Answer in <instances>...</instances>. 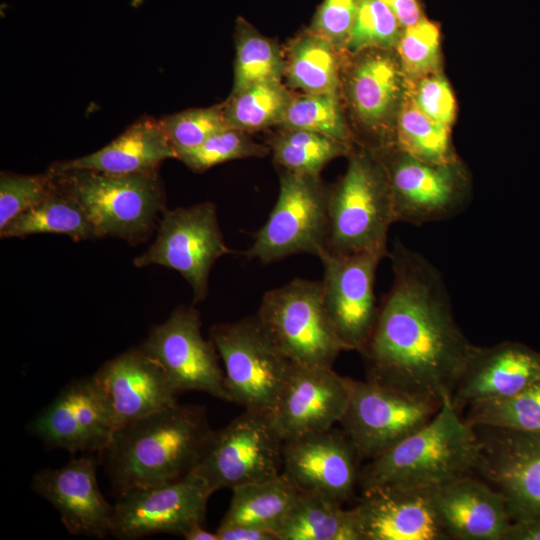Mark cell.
<instances>
[{
    "instance_id": "obj_1",
    "label": "cell",
    "mask_w": 540,
    "mask_h": 540,
    "mask_svg": "<svg viewBox=\"0 0 540 540\" xmlns=\"http://www.w3.org/2000/svg\"><path fill=\"white\" fill-rule=\"evenodd\" d=\"M388 256L393 282L360 352L366 380L441 404L475 345L455 321L440 271L399 240Z\"/></svg>"
},
{
    "instance_id": "obj_2",
    "label": "cell",
    "mask_w": 540,
    "mask_h": 540,
    "mask_svg": "<svg viewBox=\"0 0 540 540\" xmlns=\"http://www.w3.org/2000/svg\"><path fill=\"white\" fill-rule=\"evenodd\" d=\"M212 433L204 407L177 403L116 428L97 455L118 497L185 477Z\"/></svg>"
},
{
    "instance_id": "obj_3",
    "label": "cell",
    "mask_w": 540,
    "mask_h": 540,
    "mask_svg": "<svg viewBox=\"0 0 540 540\" xmlns=\"http://www.w3.org/2000/svg\"><path fill=\"white\" fill-rule=\"evenodd\" d=\"M479 455L475 428L447 395L428 423L360 468L358 485L434 487L475 474Z\"/></svg>"
},
{
    "instance_id": "obj_4",
    "label": "cell",
    "mask_w": 540,
    "mask_h": 540,
    "mask_svg": "<svg viewBox=\"0 0 540 540\" xmlns=\"http://www.w3.org/2000/svg\"><path fill=\"white\" fill-rule=\"evenodd\" d=\"M53 184L76 199L97 238L113 236L136 244L152 232L164 211L165 196L157 170L116 175L88 169L48 170Z\"/></svg>"
},
{
    "instance_id": "obj_5",
    "label": "cell",
    "mask_w": 540,
    "mask_h": 540,
    "mask_svg": "<svg viewBox=\"0 0 540 540\" xmlns=\"http://www.w3.org/2000/svg\"><path fill=\"white\" fill-rule=\"evenodd\" d=\"M328 239L335 254L380 253L395 223L384 166L371 151L351 152L345 173L328 187Z\"/></svg>"
},
{
    "instance_id": "obj_6",
    "label": "cell",
    "mask_w": 540,
    "mask_h": 540,
    "mask_svg": "<svg viewBox=\"0 0 540 540\" xmlns=\"http://www.w3.org/2000/svg\"><path fill=\"white\" fill-rule=\"evenodd\" d=\"M210 339L223 363L228 401L245 410L271 412L293 363L258 316L216 324L210 328Z\"/></svg>"
},
{
    "instance_id": "obj_7",
    "label": "cell",
    "mask_w": 540,
    "mask_h": 540,
    "mask_svg": "<svg viewBox=\"0 0 540 540\" xmlns=\"http://www.w3.org/2000/svg\"><path fill=\"white\" fill-rule=\"evenodd\" d=\"M256 315L295 365L332 368L344 350L324 305L321 280L296 278L267 291Z\"/></svg>"
},
{
    "instance_id": "obj_8",
    "label": "cell",
    "mask_w": 540,
    "mask_h": 540,
    "mask_svg": "<svg viewBox=\"0 0 540 540\" xmlns=\"http://www.w3.org/2000/svg\"><path fill=\"white\" fill-rule=\"evenodd\" d=\"M283 440L269 411L245 410L214 431L194 469L213 491L235 489L282 472Z\"/></svg>"
},
{
    "instance_id": "obj_9",
    "label": "cell",
    "mask_w": 540,
    "mask_h": 540,
    "mask_svg": "<svg viewBox=\"0 0 540 540\" xmlns=\"http://www.w3.org/2000/svg\"><path fill=\"white\" fill-rule=\"evenodd\" d=\"M328 187L319 176L284 170L277 201L245 255L262 263L307 253L318 256L328 239Z\"/></svg>"
},
{
    "instance_id": "obj_10",
    "label": "cell",
    "mask_w": 540,
    "mask_h": 540,
    "mask_svg": "<svg viewBox=\"0 0 540 540\" xmlns=\"http://www.w3.org/2000/svg\"><path fill=\"white\" fill-rule=\"evenodd\" d=\"M349 399L340 420L361 461L387 451L428 423L441 404L346 377Z\"/></svg>"
},
{
    "instance_id": "obj_11",
    "label": "cell",
    "mask_w": 540,
    "mask_h": 540,
    "mask_svg": "<svg viewBox=\"0 0 540 540\" xmlns=\"http://www.w3.org/2000/svg\"><path fill=\"white\" fill-rule=\"evenodd\" d=\"M230 253L218 223L216 207L204 202L163 211L155 242L133 261L137 267L152 264L180 273L193 291V302L203 301L215 262Z\"/></svg>"
},
{
    "instance_id": "obj_12",
    "label": "cell",
    "mask_w": 540,
    "mask_h": 540,
    "mask_svg": "<svg viewBox=\"0 0 540 540\" xmlns=\"http://www.w3.org/2000/svg\"><path fill=\"white\" fill-rule=\"evenodd\" d=\"M374 153L386 172L395 223L423 225L448 220L464 209L468 184L457 160L428 163L396 147Z\"/></svg>"
},
{
    "instance_id": "obj_13",
    "label": "cell",
    "mask_w": 540,
    "mask_h": 540,
    "mask_svg": "<svg viewBox=\"0 0 540 540\" xmlns=\"http://www.w3.org/2000/svg\"><path fill=\"white\" fill-rule=\"evenodd\" d=\"M116 430L110 399L96 376L74 379L27 425L51 449L100 453Z\"/></svg>"
},
{
    "instance_id": "obj_14",
    "label": "cell",
    "mask_w": 540,
    "mask_h": 540,
    "mask_svg": "<svg viewBox=\"0 0 540 540\" xmlns=\"http://www.w3.org/2000/svg\"><path fill=\"white\" fill-rule=\"evenodd\" d=\"M212 494L193 472L177 481L128 490L113 505L110 535L120 540L159 533L184 537L193 526L204 523Z\"/></svg>"
},
{
    "instance_id": "obj_15",
    "label": "cell",
    "mask_w": 540,
    "mask_h": 540,
    "mask_svg": "<svg viewBox=\"0 0 540 540\" xmlns=\"http://www.w3.org/2000/svg\"><path fill=\"white\" fill-rule=\"evenodd\" d=\"M140 348L161 365L178 394L198 391L228 401L219 354L211 339L203 338L193 307L176 308Z\"/></svg>"
},
{
    "instance_id": "obj_16",
    "label": "cell",
    "mask_w": 540,
    "mask_h": 540,
    "mask_svg": "<svg viewBox=\"0 0 540 540\" xmlns=\"http://www.w3.org/2000/svg\"><path fill=\"white\" fill-rule=\"evenodd\" d=\"M323 266V301L344 350L361 352L374 329L378 307L374 292L380 253L317 256Z\"/></svg>"
},
{
    "instance_id": "obj_17",
    "label": "cell",
    "mask_w": 540,
    "mask_h": 540,
    "mask_svg": "<svg viewBox=\"0 0 540 540\" xmlns=\"http://www.w3.org/2000/svg\"><path fill=\"white\" fill-rule=\"evenodd\" d=\"M476 473L504 497L512 520L540 516V433L474 427Z\"/></svg>"
},
{
    "instance_id": "obj_18",
    "label": "cell",
    "mask_w": 540,
    "mask_h": 540,
    "mask_svg": "<svg viewBox=\"0 0 540 540\" xmlns=\"http://www.w3.org/2000/svg\"><path fill=\"white\" fill-rule=\"evenodd\" d=\"M361 459L343 429L330 428L283 442L282 473L300 492L343 503L358 484Z\"/></svg>"
},
{
    "instance_id": "obj_19",
    "label": "cell",
    "mask_w": 540,
    "mask_h": 540,
    "mask_svg": "<svg viewBox=\"0 0 540 540\" xmlns=\"http://www.w3.org/2000/svg\"><path fill=\"white\" fill-rule=\"evenodd\" d=\"M435 487L383 485L362 491L353 507L361 540H449Z\"/></svg>"
},
{
    "instance_id": "obj_20",
    "label": "cell",
    "mask_w": 540,
    "mask_h": 540,
    "mask_svg": "<svg viewBox=\"0 0 540 540\" xmlns=\"http://www.w3.org/2000/svg\"><path fill=\"white\" fill-rule=\"evenodd\" d=\"M99 464L98 455L72 457L60 468H44L33 476L32 490L58 511L72 535L98 539L110 535L114 506L99 489Z\"/></svg>"
},
{
    "instance_id": "obj_21",
    "label": "cell",
    "mask_w": 540,
    "mask_h": 540,
    "mask_svg": "<svg viewBox=\"0 0 540 540\" xmlns=\"http://www.w3.org/2000/svg\"><path fill=\"white\" fill-rule=\"evenodd\" d=\"M348 399L346 377L333 368L293 364L270 414L284 442L332 428L342 419Z\"/></svg>"
},
{
    "instance_id": "obj_22",
    "label": "cell",
    "mask_w": 540,
    "mask_h": 540,
    "mask_svg": "<svg viewBox=\"0 0 540 540\" xmlns=\"http://www.w3.org/2000/svg\"><path fill=\"white\" fill-rule=\"evenodd\" d=\"M540 380V352L514 341L476 346L454 387L455 408L513 396Z\"/></svg>"
},
{
    "instance_id": "obj_23",
    "label": "cell",
    "mask_w": 540,
    "mask_h": 540,
    "mask_svg": "<svg viewBox=\"0 0 540 540\" xmlns=\"http://www.w3.org/2000/svg\"><path fill=\"white\" fill-rule=\"evenodd\" d=\"M94 375L110 399L116 428L178 403L164 369L140 347L108 360Z\"/></svg>"
},
{
    "instance_id": "obj_24",
    "label": "cell",
    "mask_w": 540,
    "mask_h": 540,
    "mask_svg": "<svg viewBox=\"0 0 540 540\" xmlns=\"http://www.w3.org/2000/svg\"><path fill=\"white\" fill-rule=\"evenodd\" d=\"M434 498L450 539L502 540L511 522L501 493L474 474L436 486Z\"/></svg>"
},
{
    "instance_id": "obj_25",
    "label": "cell",
    "mask_w": 540,
    "mask_h": 540,
    "mask_svg": "<svg viewBox=\"0 0 540 540\" xmlns=\"http://www.w3.org/2000/svg\"><path fill=\"white\" fill-rule=\"evenodd\" d=\"M345 78V92L356 117L366 128L382 131L398 114L404 96V75L386 50L356 54Z\"/></svg>"
},
{
    "instance_id": "obj_26",
    "label": "cell",
    "mask_w": 540,
    "mask_h": 540,
    "mask_svg": "<svg viewBox=\"0 0 540 540\" xmlns=\"http://www.w3.org/2000/svg\"><path fill=\"white\" fill-rule=\"evenodd\" d=\"M176 158L160 120L143 118L100 150L72 160L54 163L51 171L88 169L129 175L156 171L161 162Z\"/></svg>"
},
{
    "instance_id": "obj_27",
    "label": "cell",
    "mask_w": 540,
    "mask_h": 540,
    "mask_svg": "<svg viewBox=\"0 0 540 540\" xmlns=\"http://www.w3.org/2000/svg\"><path fill=\"white\" fill-rule=\"evenodd\" d=\"M278 540H361L356 514L316 492H300L276 531Z\"/></svg>"
},
{
    "instance_id": "obj_28",
    "label": "cell",
    "mask_w": 540,
    "mask_h": 540,
    "mask_svg": "<svg viewBox=\"0 0 540 540\" xmlns=\"http://www.w3.org/2000/svg\"><path fill=\"white\" fill-rule=\"evenodd\" d=\"M232 492L220 525H247L275 534L300 493L282 472L264 481L239 486Z\"/></svg>"
},
{
    "instance_id": "obj_29",
    "label": "cell",
    "mask_w": 540,
    "mask_h": 540,
    "mask_svg": "<svg viewBox=\"0 0 540 540\" xmlns=\"http://www.w3.org/2000/svg\"><path fill=\"white\" fill-rule=\"evenodd\" d=\"M41 233L64 234L74 241L97 238L79 202L54 184L39 204L22 212L0 229L1 238H21Z\"/></svg>"
},
{
    "instance_id": "obj_30",
    "label": "cell",
    "mask_w": 540,
    "mask_h": 540,
    "mask_svg": "<svg viewBox=\"0 0 540 540\" xmlns=\"http://www.w3.org/2000/svg\"><path fill=\"white\" fill-rule=\"evenodd\" d=\"M339 53L328 40L307 30L288 49L284 74L288 84L307 94L337 93Z\"/></svg>"
},
{
    "instance_id": "obj_31",
    "label": "cell",
    "mask_w": 540,
    "mask_h": 540,
    "mask_svg": "<svg viewBox=\"0 0 540 540\" xmlns=\"http://www.w3.org/2000/svg\"><path fill=\"white\" fill-rule=\"evenodd\" d=\"M395 147L424 162L446 164L456 161L449 129L429 118L405 90L398 114Z\"/></svg>"
},
{
    "instance_id": "obj_32",
    "label": "cell",
    "mask_w": 540,
    "mask_h": 540,
    "mask_svg": "<svg viewBox=\"0 0 540 540\" xmlns=\"http://www.w3.org/2000/svg\"><path fill=\"white\" fill-rule=\"evenodd\" d=\"M273 159L284 170L319 176L333 159L349 156L351 144L306 130H283L269 142Z\"/></svg>"
},
{
    "instance_id": "obj_33",
    "label": "cell",
    "mask_w": 540,
    "mask_h": 540,
    "mask_svg": "<svg viewBox=\"0 0 540 540\" xmlns=\"http://www.w3.org/2000/svg\"><path fill=\"white\" fill-rule=\"evenodd\" d=\"M235 46L232 93L257 83L281 81L285 58L279 47L241 17L236 21Z\"/></svg>"
},
{
    "instance_id": "obj_34",
    "label": "cell",
    "mask_w": 540,
    "mask_h": 540,
    "mask_svg": "<svg viewBox=\"0 0 540 540\" xmlns=\"http://www.w3.org/2000/svg\"><path fill=\"white\" fill-rule=\"evenodd\" d=\"M292 96L281 81L262 82L231 93L221 106L228 127L249 132L279 125Z\"/></svg>"
},
{
    "instance_id": "obj_35",
    "label": "cell",
    "mask_w": 540,
    "mask_h": 540,
    "mask_svg": "<svg viewBox=\"0 0 540 540\" xmlns=\"http://www.w3.org/2000/svg\"><path fill=\"white\" fill-rule=\"evenodd\" d=\"M464 420L472 427L540 433V380L513 396L468 407Z\"/></svg>"
},
{
    "instance_id": "obj_36",
    "label": "cell",
    "mask_w": 540,
    "mask_h": 540,
    "mask_svg": "<svg viewBox=\"0 0 540 540\" xmlns=\"http://www.w3.org/2000/svg\"><path fill=\"white\" fill-rule=\"evenodd\" d=\"M283 130H306L350 143L337 93H303L292 99L278 125Z\"/></svg>"
},
{
    "instance_id": "obj_37",
    "label": "cell",
    "mask_w": 540,
    "mask_h": 540,
    "mask_svg": "<svg viewBox=\"0 0 540 540\" xmlns=\"http://www.w3.org/2000/svg\"><path fill=\"white\" fill-rule=\"evenodd\" d=\"M403 27L382 0H359L345 49L357 54L369 49L396 47Z\"/></svg>"
},
{
    "instance_id": "obj_38",
    "label": "cell",
    "mask_w": 540,
    "mask_h": 540,
    "mask_svg": "<svg viewBox=\"0 0 540 540\" xmlns=\"http://www.w3.org/2000/svg\"><path fill=\"white\" fill-rule=\"evenodd\" d=\"M269 151V147L255 142L247 132L226 128L199 146L178 153L176 159L194 172H203L227 161L263 157Z\"/></svg>"
},
{
    "instance_id": "obj_39",
    "label": "cell",
    "mask_w": 540,
    "mask_h": 540,
    "mask_svg": "<svg viewBox=\"0 0 540 540\" xmlns=\"http://www.w3.org/2000/svg\"><path fill=\"white\" fill-rule=\"evenodd\" d=\"M396 47L402 73L409 83L439 72L440 31L426 17L404 28Z\"/></svg>"
},
{
    "instance_id": "obj_40",
    "label": "cell",
    "mask_w": 540,
    "mask_h": 540,
    "mask_svg": "<svg viewBox=\"0 0 540 540\" xmlns=\"http://www.w3.org/2000/svg\"><path fill=\"white\" fill-rule=\"evenodd\" d=\"M176 156L191 150L228 127L222 106L189 109L160 120Z\"/></svg>"
},
{
    "instance_id": "obj_41",
    "label": "cell",
    "mask_w": 540,
    "mask_h": 540,
    "mask_svg": "<svg viewBox=\"0 0 540 540\" xmlns=\"http://www.w3.org/2000/svg\"><path fill=\"white\" fill-rule=\"evenodd\" d=\"M53 186L50 174L19 175L1 172L0 229L22 212L39 204Z\"/></svg>"
},
{
    "instance_id": "obj_42",
    "label": "cell",
    "mask_w": 540,
    "mask_h": 540,
    "mask_svg": "<svg viewBox=\"0 0 540 540\" xmlns=\"http://www.w3.org/2000/svg\"><path fill=\"white\" fill-rule=\"evenodd\" d=\"M359 0H323L309 31L328 40L338 51L345 49L354 24Z\"/></svg>"
},
{
    "instance_id": "obj_43",
    "label": "cell",
    "mask_w": 540,
    "mask_h": 540,
    "mask_svg": "<svg viewBox=\"0 0 540 540\" xmlns=\"http://www.w3.org/2000/svg\"><path fill=\"white\" fill-rule=\"evenodd\" d=\"M417 106L438 124L450 128L455 118V98L449 82L440 72L419 79L410 88Z\"/></svg>"
},
{
    "instance_id": "obj_44",
    "label": "cell",
    "mask_w": 540,
    "mask_h": 540,
    "mask_svg": "<svg viewBox=\"0 0 540 540\" xmlns=\"http://www.w3.org/2000/svg\"><path fill=\"white\" fill-rule=\"evenodd\" d=\"M218 540H278L273 531L247 525H219Z\"/></svg>"
},
{
    "instance_id": "obj_45",
    "label": "cell",
    "mask_w": 540,
    "mask_h": 540,
    "mask_svg": "<svg viewBox=\"0 0 540 540\" xmlns=\"http://www.w3.org/2000/svg\"><path fill=\"white\" fill-rule=\"evenodd\" d=\"M502 540H540V516L512 520Z\"/></svg>"
},
{
    "instance_id": "obj_46",
    "label": "cell",
    "mask_w": 540,
    "mask_h": 540,
    "mask_svg": "<svg viewBox=\"0 0 540 540\" xmlns=\"http://www.w3.org/2000/svg\"><path fill=\"white\" fill-rule=\"evenodd\" d=\"M394 13L403 28L412 26L425 16L418 0H382Z\"/></svg>"
},
{
    "instance_id": "obj_47",
    "label": "cell",
    "mask_w": 540,
    "mask_h": 540,
    "mask_svg": "<svg viewBox=\"0 0 540 540\" xmlns=\"http://www.w3.org/2000/svg\"><path fill=\"white\" fill-rule=\"evenodd\" d=\"M204 523L193 526L183 537L186 540H218L216 531L210 532L203 526Z\"/></svg>"
}]
</instances>
